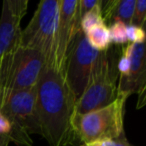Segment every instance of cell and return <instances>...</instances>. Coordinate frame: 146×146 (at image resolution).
Segmentation results:
<instances>
[{
  "label": "cell",
  "instance_id": "cell-22",
  "mask_svg": "<svg viewBox=\"0 0 146 146\" xmlns=\"http://www.w3.org/2000/svg\"><path fill=\"white\" fill-rule=\"evenodd\" d=\"M102 141V145L103 146H115L113 139H103Z\"/></svg>",
  "mask_w": 146,
  "mask_h": 146
},
{
  "label": "cell",
  "instance_id": "cell-19",
  "mask_svg": "<svg viewBox=\"0 0 146 146\" xmlns=\"http://www.w3.org/2000/svg\"><path fill=\"white\" fill-rule=\"evenodd\" d=\"M114 144H115V146H133L127 140V138L125 136V132L123 134H121L119 137L114 139Z\"/></svg>",
  "mask_w": 146,
  "mask_h": 146
},
{
  "label": "cell",
  "instance_id": "cell-18",
  "mask_svg": "<svg viewBox=\"0 0 146 146\" xmlns=\"http://www.w3.org/2000/svg\"><path fill=\"white\" fill-rule=\"evenodd\" d=\"M11 124L9 122V120L7 119V117L0 111V135L3 136H8L11 133Z\"/></svg>",
  "mask_w": 146,
  "mask_h": 146
},
{
  "label": "cell",
  "instance_id": "cell-9",
  "mask_svg": "<svg viewBox=\"0 0 146 146\" xmlns=\"http://www.w3.org/2000/svg\"><path fill=\"white\" fill-rule=\"evenodd\" d=\"M146 88V56L145 43H132L131 65L127 76H119L117 96L128 98L132 94H138L136 108H141L145 103ZM116 96V97H117Z\"/></svg>",
  "mask_w": 146,
  "mask_h": 146
},
{
  "label": "cell",
  "instance_id": "cell-2",
  "mask_svg": "<svg viewBox=\"0 0 146 146\" xmlns=\"http://www.w3.org/2000/svg\"><path fill=\"white\" fill-rule=\"evenodd\" d=\"M127 98L117 96L113 102L84 114L73 113L71 127L82 144L103 139H116L124 133V116Z\"/></svg>",
  "mask_w": 146,
  "mask_h": 146
},
{
  "label": "cell",
  "instance_id": "cell-1",
  "mask_svg": "<svg viewBox=\"0 0 146 146\" xmlns=\"http://www.w3.org/2000/svg\"><path fill=\"white\" fill-rule=\"evenodd\" d=\"M75 102L62 74L45 65L36 85V110L40 135L50 146H74L71 119Z\"/></svg>",
  "mask_w": 146,
  "mask_h": 146
},
{
  "label": "cell",
  "instance_id": "cell-11",
  "mask_svg": "<svg viewBox=\"0 0 146 146\" xmlns=\"http://www.w3.org/2000/svg\"><path fill=\"white\" fill-rule=\"evenodd\" d=\"M135 0H109L102 6V17L104 23H112L118 20L126 25L131 24Z\"/></svg>",
  "mask_w": 146,
  "mask_h": 146
},
{
  "label": "cell",
  "instance_id": "cell-20",
  "mask_svg": "<svg viewBox=\"0 0 146 146\" xmlns=\"http://www.w3.org/2000/svg\"><path fill=\"white\" fill-rule=\"evenodd\" d=\"M10 143V138L8 136L0 135V146H8Z\"/></svg>",
  "mask_w": 146,
  "mask_h": 146
},
{
  "label": "cell",
  "instance_id": "cell-21",
  "mask_svg": "<svg viewBox=\"0 0 146 146\" xmlns=\"http://www.w3.org/2000/svg\"><path fill=\"white\" fill-rule=\"evenodd\" d=\"M83 146H103V145H102L101 140H96V141L88 142V143L83 144Z\"/></svg>",
  "mask_w": 146,
  "mask_h": 146
},
{
  "label": "cell",
  "instance_id": "cell-5",
  "mask_svg": "<svg viewBox=\"0 0 146 146\" xmlns=\"http://www.w3.org/2000/svg\"><path fill=\"white\" fill-rule=\"evenodd\" d=\"M0 111L11 124L10 142L32 146L31 134H41L36 110V87L8 93L0 101Z\"/></svg>",
  "mask_w": 146,
  "mask_h": 146
},
{
  "label": "cell",
  "instance_id": "cell-6",
  "mask_svg": "<svg viewBox=\"0 0 146 146\" xmlns=\"http://www.w3.org/2000/svg\"><path fill=\"white\" fill-rule=\"evenodd\" d=\"M107 51L100 52L93 49L87 42L84 33L81 30L77 33L67 53L62 74L75 100L82 95L91 76L105 58Z\"/></svg>",
  "mask_w": 146,
  "mask_h": 146
},
{
  "label": "cell",
  "instance_id": "cell-14",
  "mask_svg": "<svg viewBox=\"0 0 146 146\" xmlns=\"http://www.w3.org/2000/svg\"><path fill=\"white\" fill-rule=\"evenodd\" d=\"M109 30V36L111 43L116 45H122L128 43L127 38V25L124 24L121 21L115 20L110 23L108 27Z\"/></svg>",
  "mask_w": 146,
  "mask_h": 146
},
{
  "label": "cell",
  "instance_id": "cell-13",
  "mask_svg": "<svg viewBox=\"0 0 146 146\" xmlns=\"http://www.w3.org/2000/svg\"><path fill=\"white\" fill-rule=\"evenodd\" d=\"M102 7H98L91 11L84 13L80 19V28L81 31L85 34L87 31H89L91 28L95 27L96 25H99L101 23H104L103 17H102Z\"/></svg>",
  "mask_w": 146,
  "mask_h": 146
},
{
  "label": "cell",
  "instance_id": "cell-4",
  "mask_svg": "<svg viewBox=\"0 0 146 146\" xmlns=\"http://www.w3.org/2000/svg\"><path fill=\"white\" fill-rule=\"evenodd\" d=\"M61 0H42L37 6L28 25L21 29L18 45L32 49L44 56L47 66H51L60 16Z\"/></svg>",
  "mask_w": 146,
  "mask_h": 146
},
{
  "label": "cell",
  "instance_id": "cell-7",
  "mask_svg": "<svg viewBox=\"0 0 146 146\" xmlns=\"http://www.w3.org/2000/svg\"><path fill=\"white\" fill-rule=\"evenodd\" d=\"M117 63L107 51L105 58L91 76L82 95L76 100L74 113L84 114L107 106L117 96Z\"/></svg>",
  "mask_w": 146,
  "mask_h": 146
},
{
  "label": "cell",
  "instance_id": "cell-16",
  "mask_svg": "<svg viewBox=\"0 0 146 146\" xmlns=\"http://www.w3.org/2000/svg\"><path fill=\"white\" fill-rule=\"evenodd\" d=\"M128 43H145V30L135 25H127Z\"/></svg>",
  "mask_w": 146,
  "mask_h": 146
},
{
  "label": "cell",
  "instance_id": "cell-12",
  "mask_svg": "<svg viewBox=\"0 0 146 146\" xmlns=\"http://www.w3.org/2000/svg\"><path fill=\"white\" fill-rule=\"evenodd\" d=\"M84 35L87 39V42L93 49L100 52L109 50L111 41H110L109 30L105 23L96 25Z\"/></svg>",
  "mask_w": 146,
  "mask_h": 146
},
{
  "label": "cell",
  "instance_id": "cell-8",
  "mask_svg": "<svg viewBox=\"0 0 146 146\" xmlns=\"http://www.w3.org/2000/svg\"><path fill=\"white\" fill-rule=\"evenodd\" d=\"M80 12L78 0H61L60 16L57 29L54 54L51 66L60 74H63L67 53L80 28Z\"/></svg>",
  "mask_w": 146,
  "mask_h": 146
},
{
  "label": "cell",
  "instance_id": "cell-17",
  "mask_svg": "<svg viewBox=\"0 0 146 146\" xmlns=\"http://www.w3.org/2000/svg\"><path fill=\"white\" fill-rule=\"evenodd\" d=\"M103 1L101 0H78V7H79L80 16L84 13L91 11L98 7H102Z\"/></svg>",
  "mask_w": 146,
  "mask_h": 146
},
{
  "label": "cell",
  "instance_id": "cell-3",
  "mask_svg": "<svg viewBox=\"0 0 146 146\" xmlns=\"http://www.w3.org/2000/svg\"><path fill=\"white\" fill-rule=\"evenodd\" d=\"M46 61L40 52L18 44L0 62V101L6 94L36 87Z\"/></svg>",
  "mask_w": 146,
  "mask_h": 146
},
{
  "label": "cell",
  "instance_id": "cell-10",
  "mask_svg": "<svg viewBox=\"0 0 146 146\" xmlns=\"http://www.w3.org/2000/svg\"><path fill=\"white\" fill-rule=\"evenodd\" d=\"M28 0H5L0 16V62L18 44L20 23L26 14Z\"/></svg>",
  "mask_w": 146,
  "mask_h": 146
},
{
  "label": "cell",
  "instance_id": "cell-15",
  "mask_svg": "<svg viewBox=\"0 0 146 146\" xmlns=\"http://www.w3.org/2000/svg\"><path fill=\"white\" fill-rule=\"evenodd\" d=\"M146 20V1L145 0H135L133 16L131 24L144 28Z\"/></svg>",
  "mask_w": 146,
  "mask_h": 146
}]
</instances>
